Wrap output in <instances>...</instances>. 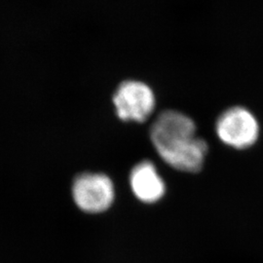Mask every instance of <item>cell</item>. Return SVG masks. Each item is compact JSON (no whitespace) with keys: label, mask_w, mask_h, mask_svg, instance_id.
Wrapping results in <instances>:
<instances>
[{"label":"cell","mask_w":263,"mask_h":263,"mask_svg":"<svg viewBox=\"0 0 263 263\" xmlns=\"http://www.w3.org/2000/svg\"><path fill=\"white\" fill-rule=\"evenodd\" d=\"M196 132L191 117L178 110H165L152 124L151 139L161 158L171 167L197 173L206 159L208 143L196 136Z\"/></svg>","instance_id":"obj_1"},{"label":"cell","mask_w":263,"mask_h":263,"mask_svg":"<svg viewBox=\"0 0 263 263\" xmlns=\"http://www.w3.org/2000/svg\"><path fill=\"white\" fill-rule=\"evenodd\" d=\"M113 104L118 118L126 122H145L155 108L152 89L139 80H126L113 95Z\"/></svg>","instance_id":"obj_2"},{"label":"cell","mask_w":263,"mask_h":263,"mask_svg":"<svg viewBox=\"0 0 263 263\" xmlns=\"http://www.w3.org/2000/svg\"><path fill=\"white\" fill-rule=\"evenodd\" d=\"M218 139L236 149L254 145L259 136V124L254 113L243 106H233L219 115L216 123Z\"/></svg>","instance_id":"obj_3"},{"label":"cell","mask_w":263,"mask_h":263,"mask_svg":"<svg viewBox=\"0 0 263 263\" xmlns=\"http://www.w3.org/2000/svg\"><path fill=\"white\" fill-rule=\"evenodd\" d=\"M72 197L81 211L89 214L103 213L114 201L112 180L104 174H81L73 181Z\"/></svg>","instance_id":"obj_4"},{"label":"cell","mask_w":263,"mask_h":263,"mask_svg":"<svg viewBox=\"0 0 263 263\" xmlns=\"http://www.w3.org/2000/svg\"><path fill=\"white\" fill-rule=\"evenodd\" d=\"M130 185L135 196L146 204L158 202L166 191L164 180L149 161H142L133 168Z\"/></svg>","instance_id":"obj_5"}]
</instances>
